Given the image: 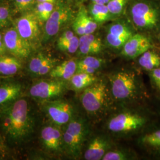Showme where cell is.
Instances as JSON below:
<instances>
[{
  "mask_svg": "<svg viewBox=\"0 0 160 160\" xmlns=\"http://www.w3.org/2000/svg\"><path fill=\"white\" fill-rule=\"evenodd\" d=\"M34 127V117L26 98L20 97L0 109V132L8 144L20 145L28 141Z\"/></svg>",
  "mask_w": 160,
  "mask_h": 160,
  "instance_id": "6da1fadb",
  "label": "cell"
},
{
  "mask_svg": "<svg viewBox=\"0 0 160 160\" xmlns=\"http://www.w3.org/2000/svg\"><path fill=\"white\" fill-rule=\"evenodd\" d=\"M132 21L139 29L152 31L160 27V4L154 0H139L131 10Z\"/></svg>",
  "mask_w": 160,
  "mask_h": 160,
  "instance_id": "7a4b0ae2",
  "label": "cell"
},
{
  "mask_svg": "<svg viewBox=\"0 0 160 160\" xmlns=\"http://www.w3.org/2000/svg\"><path fill=\"white\" fill-rule=\"evenodd\" d=\"M111 95L114 100L125 102L134 100L139 92V84L133 72L122 70L109 77Z\"/></svg>",
  "mask_w": 160,
  "mask_h": 160,
  "instance_id": "3957f363",
  "label": "cell"
},
{
  "mask_svg": "<svg viewBox=\"0 0 160 160\" xmlns=\"http://www.w3.org/2000/svg\"><path fill=\"white\" fill-rule=\"evenodd\" d=\"M109 88L103 81L97 80L83 90L80 102L88 114L96 116L104 110L109 99Z\"/></svg>",
  "mask_w": 160,
  "mask_h": 160,
  "instance_id": "277c9868",
  "label": "cell"
},
{
  "mask_svg": "<svg viewBox=\"0 0 160 160\" xmlns=\"http://www.w3.org/2000/svg\"><path fill=\"white\" fill-rule=\"evenodd\" d=\"M63 133V150L72 158L80 156L87 135L86 122L81 118L74 117L67 125Z\"/></svg>",
  "mask_w": 160,
  "mask_h": 160,
  "instance_id": "5b68a950",
  "label": "cell"
},
{
  "mask_svg": "<svg viewBox=\"0 0 160 160\" xmlns=\"http://www.w3.org/2000/svg\"><path fill=\"white\" fill-rule=\"evenodd\" d=\"M64 81L52 78L37 81L29 89V95L34 99L45 102L59 98L66 91Z\"/></svg>",
  "mask_w": 160,
  "mask_h": 160,
  "instance_id": "8992f818",
  "label": "cell"
},
{
  "mask_svg": "<svg viewBox=\"0 0 160 160\" xmlns=\"http://www.w3.org/2000/svg\"><path fill=\"white\" fill-rule=\"evenodd\" d=\"M43 110L52 123L60 128L67 125L74 118L72 105L59 98L43 102Z\"/></svg>",
  "mask_w": 160,
  "mask_h": 160,
  "instance_id": "52a82bcc",
  "label": "cell"
},
{
  "mask_svg": "<svg viewBox=\"0 0 160 160\" xmlns=\"http://www.w3.org/2000/svg\"><path fill=\"white\" fill-rule=\"evenodd\" d=\"M146 119L137 113L125 112L118 113L109 120L108 128L110 131L124 134L137 131L143 127Z\"/></svg>",
  "mask_w": 160,
  "mask_h": 160,
  "instance_id": "ba28073f",
  "label": "cell"
},
{
  "mask_svg": "<svg viewBox=\"0 0 160 160\" xmlns=\"http://www.w3.org/2000/svg\"><path fill=\"white\" fill-rule=\"evenodd\" d=\"M40 22L32 11L22 14L15 21L14 27L19 34L33 48L40 38Z\"/></svg>",
  "mask_w": 160,
  "mask_h": 160,
  "instance_id": "9c48e42d",
  "label": "cell"
},
{
  "mask_svg": "<svg viewBox=\"0 0 160 160\" xmlns=\"http://www.w3.org/2000/svg\"><path fill=\"white\" fill-rule=\"evenodd\" d=\"M72 10L62 2H58L49 19L44 24L43 40L48 41L56 36L72 18Z\"/></svg>",
  "mask_w": 160,
  "mask_h": 160,
  "instance_id": "30bf717a",
  "label": "cell"
},
{
  "mask_svg": "<svg viewBox=\"0 0 160 160\" xmlns=\"http://www.w3.org/2000/svg\"><path fill=\"white\" fill-rule=\"evenodd\" d=\"M3 38L7 51L12 56L22 60L30 55L32 47L19 34L14 26L6 29Z\"/></svg>",
  "mask_w": 160,
  "mask_h": 160,
  "instance_id": "8fae6325",
  "label": "cell"
},
{
  "mask_svg": "<svg viewBox=\"0 0 160 160\" xmlns=\"http://www.w3.org/2000/svg\"><path fill=\"white\" fill-rule=\"evenodd\" d=\"M40 140L43 148L52 154H59L64 151L63 133L60 127L48 125L43 127L40 132Z\"/></svg>",
  "mask_w": 160,
  "mask_h": 160,
  "instance_id": "7c38bea8",
  "label": "cell"
},
{
  "mask_svg": "<svg viewBox=\"0 0 160 160\" xmlns=\"http://www.w3.org/2000/svg\"><path fill=\"white\" fill-rule=\"evenodd\" d=\"M152 48L151 42L147 36L137 33L133 34L128 40L122 48L121 53L125 57L134 59Z\"/></svg>",
  "mask_w": 160,
  "mask_h": 160,
  "instance_id": "4fadbf2b",
  "label": "cell"
},
{
  "mask_svg": "<svg viewBox=\"0 0 160 160\" xmlns=\"http://www.w3.org/2000/svg\"><path fill=\"white\" fill-rule=\"evenodd\" d=\"M132 35L131 30L125 24L114 23L109 27L106 35V41L111 48L120 49Z\"/></svg>",
  "mask_w": 160,
  "mask_h": 160,
  "instance_id": "5bb4252c",
  "label": "cell"
},
{
  "mask_svg": "<svg viewBox=\"0 0 160 160\" xmlns=\"http://www.w3.org/2000/svg\"><path fill=\"white\" fill-rule=\"evenodd\" d=\"M97 24L98 23L87 12L86 8L80 6L72 23V29L75 33L80 36L92 34L97 29Z\"/></svg>",
  "mask_w": 160,
  "mask_h": 160,
  "instance_id": "9a60e30c",
  "label": "cell"
},
{
  "mask_svg": "<svg viewBox=\"0 0 160 160\" xmlns=\"http://www.w3.org/2000/svg\"><path fill=\"white\" fill-rule=\"evenodd\" d=\"M57 61L43 53L34 55L29 61L28 70L33 76H43L49 74L57 64Z\"/></svg>",
  "mask_w": 160,
  "mask_h": 160,
  "instance_id": "2e32d148",
  "label": "cell"
},
{
  "mask_svg": "<svg viewBox=\"0 0 160 160\" xmlns=\"http://www.w3.org/2000/svg\"><path fill=\"white\" fill-rule=\"evenodd\" d=\"M23 86L18 82H8L0 85V109L20 98Z\"/></svg>",
  "mask_w": 160,
  "mask_h": 160,
  "instance_id": "e0dca14e",
  "label": "cell"
},
{
  "mask_svg": "<svg viewBox=\"0 0 160 160\" xmlns=\"http://www.w3.org/2000/svg\"><path fill=\"white\" fill-rule=\"evenodd\" d=\"M110 143L106 138L96 137L88 144L84 157L87 160H102L104 155L109 151Z\"/></svg>",
  "mask_w": 160,
  "mask_h": 160,
  "instance_id": "ac0fdd59",
  "label": "cell"
},
{
  "mask_svg": "<svg viewBox=\"0 0 160 160\" xmlns=\"http://www.w3.org/2000/svg\"><path fill=\"white\" fill-rule=\"evenodd\" d=\"M103 49L102 40L92 34L80 36L78 51L82 55H94L100 53Z\"/></svg>",
  "mask_w": 160,
  "mask_h": 160,
  "instance_id": "d6986e66",
  "label": "cell"
},
{
  "mask_svg": "<svg viewBox=\"0 0 160 160\" xmlns=\"http://www.w3.org/2000/svg\"><path fill=\"white\" fill-rule=\"evenodd\" d=\"M77 62L73 59H69L57 65L49 74L52 78L67 81L70 80L77 72Z\"/></svg>",
  "mask_w": 160,
  "mask_h": 160,
  "instance_id": "ffe728a7",
  "label": "cell"
},
{
  "mask_svg": "<svg viewBox=\"0 0 160 160\" xmlns=\"http://www.w3.org/2000/svg\"><path fill=\"white\" fill-rule=\"evenodd\" d=\"M23 68L20 59L6 54L0 56V75L11 77L18 74Z\"/></svg>",
  "mask_w": 160,
  "mask_h": 160,
  "instance_id": "44dd1931",
  "label": "cell"
},
{
  "mask_svg": "<svg viewBox=\"0 0 160 160\" xmlns=\"http://www.w3.org/2000/svg\"><path fill=\"white\" fill-rule=\"evenodd\" d=\"M97 80V77L94 74L77 72L69 81L71 88L75 91L78 92L83 91Z\"/></svg>",
  "mask_w": 160,
  "mask_h": 160,
  "instance_id": "7402d4cb",
  "label": "cell"
},
{
  "mask_svg": "<svg viewBox=\"0 0 160 160\" xmlns=\"http://www.w3.org/2000/svg\"><path fill=\"white\" fill-rule=\"evenodd\" d=\"M104 61L93 55H88L77 61V72L94 74L103 67Z\"/></svg>",
  "mask_w": 160,
  "mask_h": 160,
  "instance_id": "603a6c76",
  "label": "cell"
},
{
  "mask_svg": "<svg viewBox=\"0 0 160 160\" xmlns=\"http://www.w3.org/2000/svg\"><path fill=\"white\" fill-rule=\"evenodd\" d=\"M138 63L142 68L149 71L157 68L160 66V55L150 49L139 57Z\"/></svg>",
  "mask_w": 160,
  "mask_h": 160,
  "instance_id": "cb8c5ba5",
  "label": "cell"
},
{
  "mask_svg": "<svg viewBox=\"0 0 160 160\" xmlns=\"http://www.w3.org/2000/svg\"><path fill=\"white\" fill-rule=\"evenodd\" d=\"M55 4L51 2H36L33 12L39 20L40 24H44L53 11Z\"/></svg>",
  "mask_w": 160,
  "mask_h": 160,
  "instance_id": "d4e9b609",
  "label": "cell"
},
{
  "mask_svg": "<svg viewBox=\"0 0 160 160\" xmlns=\"http://www.w3.org/2000/svg\"><path fill=\"white\" fill-rule=\"evenodd\" d=\"M141 143L149 150L160 153V129L143 135L141 138Z\"/></svg>",
  "mask_w": 160,
  "mask_h": 160,
  "instance_id": "484cf974",
  "label": "cell"
},
{
  "mask_svg": "<svg viewBox=\"0 0 160 160\" xmlns=\"http://www.w3.org/2000/svg\"><path fill=\"white\" fill-rule=\"evenodd\" d=\"M90 10V16L97 23L106 22L109 18L110 14L106 4L92 3Z\"/></svg>",
  "mask_w": 160,
  "mask_h": 160,
  "instance_id": "4316f807",
  "label": "cell"
},
{
  "mask_svg": "<svg viewBox=\"0 0 160 160\" xmlns=\"http://www.w3.org/2000/svg\"><path fill=\"white\" fill-rule=\"evenodd\" d=\"M14 10L12 4L4 2L0 4V29L7 28L11 23Z\"/></svg>",
  "mask_w": 160,
  "mask_h": 160,
  "instance_id": "83f0119b",
  "label": "cell"
},
{
  "mask_svg": "<svg viewBox=\"0 0 160 160\" xmlns=\"http://www.w3.org/2000/svg\"><path fill=\"white\" fill-rule=\"evenodd\" d=\"M36 3V0H12L14 12L21 14L32 11Z\"/></svg>",
  "mask_w": 160,
  "mask_h": 160,
  "instance_id": "f1b7e54d",
  "label": "cell"
},
{
  "mask_svg": "<svg viewBox=\"0 0 160 160\" xmlns=\"http://www.w3.org/2000/svg\"><path fill=\"white\" fill-rule=\"evenodd\" d=\"M58 48L61 51L68 53H74L78 51L79 48V38L75 35L74 36L68 41L62 43L57 44Z\"/></svg>",
  "mask_w": 160,
  "mask_h": 160,
  "instance_id": "f546056e",
  "label": "cell"
},
{
  "mask_svg": "<svg viewBox=\"0 0 160 160\" xmlns=\"http://www.w3.org/2000/svg\"><path fill=\"white\" fill-rule=\"evenodd\" d=\"M126 0H109L106 4L110 14L119 15L126 5Z\"/></svg>",
  "mask_w": 160,
  "mask_h": 160,
  "instance_id": "4dcf8cb0",
  "label": "cell"
},
{
  "mask_svg": "<svg viewBox=\"0 0 160 160\" xmlns=\"http://www.w3.org/2000/svg\"><path fill=\"white\" fill-rule=\"evenodd\" d=\"M129 157L125 152L121 150L109 151L104 155L103 160H128Z\"/></svg>",
  "mask_w": 160,
  "mask_h": 160,
  "instance_id": "1f68e13d",
  "label": "cell"
},
{
  "mask_svg": "<svg viewBox=\"0 0 160 160\" xmlns=\"http://www.w3.org/2000/svg\"><path fill=\"white\" fill-rule=\"evenodd\" d=\"M149 77L153 86L160 91V68L154 69L149 71Z\"/></svg>",
  "mask_w": 160,
  "mask_h": 160,
  "instance_id": "d6a6232c",
  "label": "cell"
},
{
  "mask_svg": "<svg viewBox=\"0 0 160 160\" xmlns=\"http://www.w3.org/2000/svg\"><path fill=\"white\" fill-rule=\"evenodd\" d=\"M74 36V32L71 30H66L60 36V37L58 39L57 44L62 43L63 42L68 41L71 39Z\"/></svg>",
  "mask_w": 160,
  "mask_h": 160,
  "instance_id": "836d02e7",
  "label": "cell"
},
{
  "mask_svg": "<svg viewBox=\"0 0 160 160\" xmlns=\"http://www.w3.org/2000/svg\"><path fill=\"white\" fill-rule=\"evenodd\" d=\"M6 46L3 38V35L0 33V56L5 55L7 53Z\"/></svg>",
  "mask_w": 160,
  "mask_h": 160,
  "instance_id": "e575fe53",
  "label": "cell"
},
{
  "mask_svg": "<svg viewBox=\"0 0 160 160\" xmlns=\"http://www.w3.org/2000/svg\"><path fill=\"white\" fill-rule=\"evenodd\" d=\"M92 3H96L100 4H107L109 0H91Z\"/></svg>",
  "mask_w": 160,
  "mask_h": 160,
  "instance_id": "d590c367",
  "label": "cell"
},
{
  "mask_svg": "<svg viewBox=\"0 0 160 160\" xmlns=\"http://www.w3.org/2000/svg\"><path fill=\"white\" fill-rule=\"evenodd\" d=\"M36 2H51L55 4H56L58 2V0H36Z\"/></svg>",
  "mask_w": 160,
  "mask_h": 160,
  "instance_id": "8d00e7d4",
  "label": "cell"
},
{
  "mask_svg": "<svg viewBox=\"0 0 160 160\" xmlns=\"http://www.w3.org/2000/svg\"><path fill=\"white\" fill-rule=\"evenodd\" d=\"M1 148L0 147V159H1V158L2 157V151H1Z\"/></svg>",
  "mask_w": 160,
  "mask_h": 160,
  "instance_id": "74e56055",
  "label": "cell"
},
{
  "mask_svg": "<svg viewBox=\"0 0 160 160\" xmlns=\"http://www.w3.org/2000/svg\"><path fill=\"white\" fill-rule=\"evenodd\" d=\"M6 0H0V4L3 3V2H6Z\"/></svg>",
  "mask_w": 160,
  "mask_h": 160,
  "instance_id": "f35d334b",
  "label": "cell"
},
{
  "mask_svg": "<svg viewBox=\"0 0 160 160\" xmlns=\"http://www.w3.org/2000/svg\"><path fill=\"white\" fill-rule=\"evenodd\" d=\"M158 39H159V40H160V32H159V34H158Z\"/></svg>",
  "mask_w": 160,
  "mask_h": 160,
  "instance_id": "ab89813d",
  "label": "cell"
},
{
  "mask_svg": "<svg viewBox=\"0 0 160 160\" xmlns=\"http://www.w3.org/2000/svg\"><path fill=\"white\" fill-rule=\"evenodd\" d=\"M68 1H74L75 0H68Z\"/></svg>",
  "mask_w": 160,
  "mask_h": 160,
  "instance_id": "60d3db41",
  "label": "cell"
}]
</instances>
